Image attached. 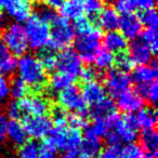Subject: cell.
Returning <instances> with one entry per match:
<instances>
[{"mask_svg":"<svg viewBox=\"0 0 158 158\" xmlns=\"http://www.w3.org/2000/svg\"><path fill=\"white\" fill-rule=\"evenodd\" d=\"M108 132L105 135L110 145L119 146L120 144L134 143L138 136V127L134 121L133 114H126L120 117L114 113L108 117Z\"/></svg>","mask_w":158,"mask_h":158,"instance_id":"1","label":"cell"},{"mask_svg":"<svg viewBox=\"0 0 158 158\" xmlns=\"http://www.w3.org/2000/svg\"><path fill=\"white\" fill-rule=\"evenodd\" d=\"M19 78L34 90H41L47 82V70L42 66L39 57L33 54H24L16 61Z\"/></svg>","mask_w":158,"mask_h":158,"instance_id":"2","label":"cell"},{"mask_svg":"<svg viewBox=\"0 0 158 158\" xmlns=\"http://www.w3.org/2000/svg\"><path fill=\"white\" fill-rule=\"evenodd\" d=\"M28 47L34 51H44L50 44V25L37 15L31 16L25 22L24 25Z\"/></svg>","mask_w":158,"mask_h":158,"instance_id":"3","label":"cell"},{"mask_svg":"<svg viewBox=\"0 0 158 158\" xmlns=\"http://www.w3.org/2000/svg\"><path fill=\"white\" fill-rule=\"evenodd\" d=\"M75 41V52L85 63H92L97 53L101 50L102 34L98 27L93 26L85 33L78 34Z\"/></svg>","mask_w":158,"mask_h":158,"instance_id":"4","label":"cell"},{"mask_svg":"<svg viewBox=\"0 0 158 158\" xmlns=\"http://www.w3.org/2000/svg\"><path fill=\"white\" fill-rule=\"evenodd\" d=\"M50 44L51 50H65L74 42L75 33L74 26L69 21L62 16L56 15L50 24Z\"/></svg>","mask_w":158,"mask_h":158,"instance_id":"5","label":"cell"},{"mask_svg":"<svg viewBox=\"0 0 158 158\" xmlns=\"http://www.w3.org/2000/svg\"><path fill=\"white\" fill-rule=\"evenodd\" d=\"M1 42L5 44L11 54L18 56L26 54L29 49L24 25L21 23L13 22L8 25L1 34Z\"/></svg>","mask_w":158,"mask_h":158,"instance_id":"6","label":"cell"},{"mask_svg":"<svg viewBox=\"0 0 158 158\" xmlns=\"http://www.w3.org/2000/svg\"><path fill=\"white\" fill-rule=\"evenodd\" d=\"M48 138V141L56 148V151L68 152L78 148L81 145L82 134L79 129L64 126L52 129Z\"/></svg>","mask_w":158,"mask_h":158,"instance_id":"7","label":"cell"},{"mask_svg":"<svg viewBox=\"0 0 158 158\" xmlns=\"http://www.w3.org/2000/svg\"><path fill=\"white\" fill-rule=\"evenodd\" d=\"M57 102L63 110H67L73 114L86 116L89 113L88 104L84 100L81 92L77 87L70 85L69 87L57 93Z\"/></svg>","mask_w":158,"mask_h":158,"instance_id":"8","label":"cell"},{"mask_svg":"<svg viewBox=\"0 0 158 158\" xmlns=\"http://www.w3.org/2000/svg\"><path fill=\"white\" fill-rule=\"evenodd\" d=\"M82 68V61L77 55L74 50L65 49L62 50L59 55H56L55 69L63 75H66L73 80H76L80 76Z\"/></svg>","mask_w":158,"mask_h":158,"instance_id":"9","label":"cell"},{"mask_svg":"<svg viewBox=\"0 0 158 158\" xmlns=\"http://www.w3.org/2000/svg\"><path fill=\"white\" fill-rule=\"evenodd\" d=\"M131 78L126 72L120 69H110L104 77V89L113 98H118L120 94L130 89Z\"/></svg>","mask_w":158,"mask_h":158,"instance_id":"10","label":"cell"},{"mask_svg":"<svg viewBox=\"0 0 158 158\" xmlns=\"http://www.w3.org/2000/svg\"><path fill=\"white\" fill-rule=\"evenodd\" d=\"M22 125L27 136L34 140L48 138L53 129L52 120L47 116H25Z\"/></svg>","mask_w":158,"mask_h":158,"instance_id":"11","label":"cell"},{"mask_svg":"<svg viewBox=\"0 0 158 158\" xmlns=\"http://www.w3.org/2000/svg\"><path fill=\"white\" fill-rule=\"evenodd\" d=\"M22 115L25 116H47L50 110V103L39 94L25 95L18 101Z\"/></svg>","mask_w":158,"mask_h":158,"instance_id":"12","label":"cell"},{"mask_svg":"<svg viewBox=\"0 0 158 158\" xmlns=\"http://www.w3.org/2000/svg\"><path fill=\"white\" fill-rule=\"evenodd\" d=\"M118 28L120 29L119 33L127 39L134 40L140 37L141 33L143 31V25L139 19V15H136L134 12H131L121 14L119 18Z\"/></svg>","mask_w":158,"mask_h":158,"instance_id":"13","label":"cell"},{"mask_svg":"<svg viewBox=\"0 0 158 158\" xmlns=\"http://www.w3.org/2000/svg\"><path fill=\"white\" fill-rule=\"evenodd\" d=\"M116 100L117 106L125 114H134L144 105V100L140 95V93L130 89L116 98Z\"/></svg>","mask_w":158,"mask_h":158,"instance_id":"14","label":"cell"},{"mask_svg":"<svg viewBox=\"0 0 158 158\" xmlns=\"http://www.w3.org/2000/svg\"><path fill=\"white\" fill-rule=\"evenodd\" d=\"M129 56L133 61L134 64L139 65H146L153 60L154 52L141 38L132 40L129 46Z\"/></svg>","mask_w":158,"mask_h":158,"instance_id":"15","label":"cell"},{"mask_svg":"<svg viewBox=\"0 0 158 158\" xmlns=\"http://www.w3.org/2000/svg\"><path fill=\"white\" fill-rule=\"evenodd\" d=\"M131 82H134L136 86V89L141 88L143 86L151 84L153 81H156L157 78V67L155 63L146 64V65H139L132 72Z\"/></svg>","mask_w":158,"mask_h":158,"instance_id":"16","label":"cell"},{"mask_svg":"<svg viewBox=\"0 0 158 158\" xmlns=\"http://www.w3.org/2000/svg\"><path fill=\"white\" fill-rule=\"evenodd\" d=\"M80 92H81V95L86 101V103L90 106L107 97L104 86L98 80L85 82L82 90Z\"/></svg>","mask_w":158,"mask_h":158,"instance_id":"17","label":"cell"},{"mask_svg":"<svg viewBox=\"0 0 158 158\" xmlns=\"http://www.w3.org/2000/svg\"><path fill=\"white\" fill-rule=\"evenodd\" d=\"M119 13L114 7H104L98 14V25L101 29L107 31H117L119 24Z\"/></svg>","mask_w":158,"mask_h":158,"instance_id":"18","label":"cell"},{"mask_svg":"<svg viewBox=\"0 0 158 158\" xmlns=\"http://www.w3.org/2000/svg\"><path fill=\"white\" fill-rule=\"evenodd\" d=\"M140 143L146 158L158 157V134L155 129L143 130L140 136Z\"/></svg>","mask_w":158,"mask_h":158,"instance_id":"19","label":"cell"},{"mask_svg":"<svg viewBox=\"0 0 158 158\" xmlns=\"http://www.w3.org/2000/svg\"><path fill=\"white\" fill-rule=\"evenodd\" d=\"M102 42L105 50L112 53H121L128 47V39L117 31H107L102 37Z\"/></svg>","mask_w":158,"mask_h":158,"instance_id":"20","label":"cell"},{"mask_svg":"<svg viewBox=\"0 0 158 158\" xmlns=\"http://www.w3.org/2000/svg\"><path fill=\"white\" fill-rule=\"evenodd\" d=\"M133 117L138 129H154L157 123V113L153 107H142L136 114H133Z\"/></svg>","mask_w":158,"mask_h":158,"instance_id":"21","label":"cell"},{"mask_svg":"<svg viewBox=\"0 0 158 158\" xmlns=\"http://www.w3.org/2000/svg\"><path fill=\"white\" fill-rule=\"evenodd\" d=\"M7 138L14 146H22L27 142V134L22 123L19 120H9L7 128Z\"/></svg>","mask_w":158,"mask_h":158,"instance_id":"22","label":"cell"},{"mask_svg":"<svg viewBox=\"0 0 158 158\" xmlns=\"http://www.w3.org/2000/svg\"><path fill=\"white\" fill-rule=\"evenodd\" d=\"M60 13L62 18L67 21H77L84 16V7L78 0H65V2L60 8Z\"/></svg>","mask_w":158,"mask_h":158,"instance_id":"23","label":"cell"},{"mask_svg":"<svg viewBox=\"0 0 158 158\" xmlns=\"http://www.w3.org/2000/svg\"><path fill=\"white\" fill-rule=\"evenodd\" d=\"M114 113H116L115 112V103L108 97L104 98L98 103L91 105L90 110H89V114H91V116L94 119L107 118Z\"/></svg>","mask_w":158,"mask_h":158,"instance_id":"24","label":"cell"},{"mask_svg":"<svg viewBox=\"0 0 158 158\" xmlns=\"http://www.w3.org/2000/svg\"><path fill=\"white\" fill-rule=\"evenodd\" d=\"M33 14V7L28 0H19L15 7L8 12L7 15L10 16L15 23H25Z\"/></svg>","mask_w":158,"mask_h":158,"instance_id":"25","label":"cell"},{"mask_svg":"<svg viewBox=\"0 0 158 158\" xmlns=\"http://www.w3.org/2000/svg\"><path fill=\"white\" fill-rule=\"evenodd\" d=\"M16 61L13 55L8 51L6 46L0 41V75L6 76L15 70Z\"/></svg>","mask_w":158,"mask_h":158,"instance_id":"26","label":"cell"},{"mask_svg":"<svg viewBox=\"0 0 158 158\" xmlns=\"http://www.w3.org/2000/svg\"><path fill=\"white\" fill-rule=\"evenodd\" d=\"M81 148L84 149L86 153H88L90 156H92V157L98 156L102 149L101 139L98 138V136H95V135H93L92 133H90V132L86 130L85 135L82 136Z\"/></svg>","mask_w":158,"mask_h":158,"instance_id":"27","label":"cell"},{"mask_svg":"<svg viewBox=\"0 0 158 158\" xmlns=\"http://www.w3.org/2000/svg\"><path fill=\"white\" fill-rule=\"evenodd\" d=\"M93 63L95 65V69L100 72H108L115 64V55L105 49L100 50L93 59Z\"/></svg>","mask_w":158,"mask_h":158,"instance_id":"28","label":"cell"},{"mask_svg":"<svg viewBox=\"0 0 158 158\" xmlns=\"http://www.w3.org/2000/svg\"><path fill=\"white\" fill-rule=\"evenodd\" d=\"M75 80H73L72 78H69L66 75H63L61 73L56 72L55 74H53L51 76V78L49 79V87L50 90L54 93H59L62 90H64L65 88L69 87L70 85H73Z\"/></svg>","mask_w":158,"mask_h":158,"instance_id":"29","label":"cell"},{"mask_svg":"<svg viewBox=\"0 0 158 158\" xmlns=\"http://www.w3.org/2000/svg\"><path fill=\"white\" fill-rule=\"evenodd\" d=\"M108 117L107 118H99L94 119L93 123L87 128V131H89L90 133H92L93 135L98 136V138H104L108 132Z\"/></svg>","mask_w":158,"mask_h":158,"instance_id":"30","label":"cell"},{"mask_svg":"<svg viewBox=\"0 0 158 158\" xmlns=\"http://www.w3.org/2000/svg\"><path fill=\"white\" fill-rule=\"evenodd\" d=\"M118 158H146L143 149L140 145L135 143L123 145L121 149H119V157Z\"/></svg>","mask_w":158,"mask_h":158,"instance_id":"31","label":"cell"},{"mask_svg":"<svg viewBox=\"0 0 158 158\" xmlns=\"http://www.w3.org/2000/svg\"><path fill=\"white\" fill-rule=\"evenodd\" d=\"M138 92L143 98V100H146L149 103L155 104L158 99V85L157 81H153L151 84L143 86L138 89Z\"/></svg>","mask_w":158,"mask_h":158,"instance_id":"32","label":"cell"},{"mask_svg":"<svg viewBox=\"0 0 158 158\" xmlns=\"http://www.w3.org/2000/svg\"><path fill=\"white\" fill-rule=\"evenodd\" d=\"M139 19H140L143 26H145L146 28H157L158 16L155 9L142 11V13L139 15Z\"/></svg>","mask_w":158,"mask_h":158,"instance_id":"33","label":"cell"},{"mask_svg":"<svg viewBox=\"0 0 158 158\" xmlns=\"http://www.w3.org/2000/svg\"><path fill=\"white\" fill-rule=\"evenodd\" d=\"M27 89V86L20 78L14 79L13 81L10 82V95L16 101L23 99L26 95Z\"/></svg>","mask_w":158,"mask_h":158,"instance_id":"34","label":"cell"},{"mask_svg":"<svg viewBox=\"0 0 158 158\" xmlns=\"http://www.w3.org/2000/svg\"><path fill=\"white\" fill-rule=\"evenodd\" d=\"M38 151H39V144L34 141L26 142L20 146L18 157L19 158H38Z\"/></svg>","mask_w":158,"mask_h":158,"instance_id":"35","label":"cell"},{"mask_svg":"<svg viewBox=\"0 0 158 158\" xmlns=\"http://www.w3.org/2000/svg\"><path fill=\"white\" fill-rule=\"evenodd\" d=\"M141 39L153 50L155 53L157 51L158 47V35H157V29L156 28H146L144 31L141 33Z\"/></svg>","mask_w":158,"mask_h":158,"instance_id":"36","label":"cell"},{"mask_svg":"<svg viewBox=\"0 0 158 158\" xmlns=\"http://www.w3.org/2000/svg\"><path fill=\"white\" fill-rule=\"evenodd\" d=\"M82 7H84V12L89 16L98 15L104 8V0H84Z\"/></svg>","mask_w":158,"mask_h":158,"instance_id":"37","label":"cell"},{"mask_svg":"<svg viewBox=\"0 0 158 158\" xmlns=\"http://www.w3.org/2000/svg\"><path fill=\"white\" fill-rule=\"evenodd\" d=\"M39 60L46 70H52L55 68V64H56V54H55L54 51L51 50V49L50 50L44 49V51H41V55H40Z\"/></svg>","mask_w":158,"mask_h":158,"instance_id":"38","label":"cell"},{"mask_svg":"<svg viewBox=\"0 0 158 158\" xmlns=\"http://www.w3.org/2000/svg\"><path fill=\"white\" fill-rule=\"evenodd\" d=\"M115 64H117L118 69L123 70V72H129L133 68L134 63L131 60V57L129 56L128 53H118V56L115 57Z\"/></svg>","mask_w":158,"mask_h":158,"instance_id":"39","label":"cell"},{"mask_svg":"<svg viewBox=\"0 0 158 158\" xmlns=\"http://www.w3.org/2000/svg\"><path fill=\"white\" fill-rule=\"evenodd\" d=\"M57 151L48 140L42 144H39L38 158H56Z\"/></svg>","mask_w":158,"mask_h":158,"instance_id":"40","label":"cell"},{"mask_svg":"<svg viewBox=\"0 0 158 158\" xmlns=\"http://www.w3.org/2000/svg\"><path fill=\"white\" fill-rule=\"evenodd\" d=\"M67 117L68 114H66L63 108H55L52 115V123L55 127L67 126Z\"/></svg>","mask_w":158,"mask_h":158,"instance_id":"41","label":"cell"},{"mask_svg":"<svg viewBox=\"0 0 158 158\" xmlns=\"http://www.w3.org/2000/svg\"><path fill=\"white\" fill-rule=\"evenodd\" d=\"M10 98V81L6 76L0 75V105Z\"/></svg>","mask_w":158,"mask_h":158,"instance_id":"42","label":"cell"},{"mask_svg":"<svg viewBox=\"0 0 158 158\" xmlns=\"http://www.w3.org/2000/svg\"><path fill=\"white\" fill-rule=\"evenodd\" d=\"M8 118H11V120H18L20 117H22V112L20 110L18 101H12L8 104L7 113H6Z\"/></svg>","mask_w":158,"mask_h":158,"instance_id":"43","label":"cell"},{"mask_svg":"<svg viewBox=\"0 0 158 158\" xmlns=\"http://www.w3.org/2000/svg\"><path fill=\"white\" fill-rule=\"evenodd\" d=\"M36 13H37V15L39 16L40 19H42V20H44V22L49 23V24H50L51 21H52L53 19H54L55 16H56V14H55L54 10L50 9V8L46 7V6H44V7H40L39 10H38V11L36 12Z\"/></svg>","mask_w":158,"mask_h":158,"instance_id":"44","label":"cell"},{"mask_svg":"<svg viewBox=\"0 0 158 158\" xmlns=\"http://www.w3.org/2000/svg\"><path fill=\"white\" fill-rule=\"evenodd\" d=\"M119 157V148L115 145H108L106 148L101 149L98 155V158H118Z\"/></svg>","mask_w":158,"mask_h":158,"instance_id":"45","label":"cell"},{"mask_svg":"<svg viewBox=\"0 0 158 158\" xmlns=\"http://www.w3.org/2000/svg\"><path fill=\"white\" fill-rule=\"evenodd\" d=\"M8 123H9V119H8L7 115L5 113L0 112V144L5 142V140L7 139Z\"/></svg>","mask_w":158,"mask_h":158,"instance_id":"46","label":"cell"},{"mask_svg":"<svg viewBox=\"0 0 158 158\" xmlns=\"http://www.w3.org/2000/svg\"><path fill=\"white\" fill-rule=\"evenodd\" d=\"M80 78L84 80L85 82L92 81V80H97L98 72L95 68H82L81 73H80Z\"/></svg>","mask_w":158,"mask_h":158,"instance_id":"47","label":"cell"},{"mask_svg":"<svg viewBox=\"0 0 158 158\" xmlns=\"http://www.w3.org/2000/svg\"><path fill=\"white\" fill-rule=\"evenodd\" d=\"M63 158H93L92 156H90L88 153L84 151L82 148H75L72 151L65 152V155Z\"/></svg>","mask_w":158,"mask_h":158,"instance_id":"48","label":"cell"},{"mask_svg":"<svg viewBox=\"0 0 158 158\" xmlns=\"http://www.w3.org/2000/svg\"><path fill=\"white\" fill-rule=\"evenodd\" d=\"M135 7L141 9L142 11L149 9H155L156 0H134Z\"/></svg>","mask_w":158,"mask_h":158,"instance_id":"49","label":"cell"},{"mask_svg":"<svg viewBox=\"0 0 158 158\" xmlns=\"http://www.w3.org/2000/svg\"><path fill=\"white\" fill-rule=\"evenodd\" d=\"M18 2L19 0H0V11L8 13L15 7Z\"/></svg>","mask_w":158,"mask_h":158,"instance_id":"50","label":"cell"},{"mask_svg":"<svg viewBox=\"0 0 158 158\" xmlns=\"http://www.w3.org/2000/svg\"><path fill=\"white\" fill-rule=\"evenodd\" d=\"M44 6L52 10L60 9L62 7V5L65 2V0H44Z\"/></svg>","mask_w":158,"mask_h":158,"instance_id":"51","label":"cell"},{"mask_svg":"<svg viewBox=\"0 0 158 158\" xmlns=\"http://www.w3.org/2000/svg\"><path fill=\"white\" fill-rule=\"evenodd\" d=\"M3 24H5V14L2 11H0V29L3 27Z\"/></svg>","mask_w":158,"mask_h":158,"instance_id":"52","label":"cell"},{"mask_svg":"<svg viewBox=\"0 0 158 158\" xmlns=\"http://www.w3.org/2000/svg\"><path fill=\"white\" fill-rule=\"evenodd\" d=\"M28 1H35V2H38V1H41V0H28Z\"/></svg>","mask_w":158,"mask_h":158,"instance_id":"53","label":"cell"},{"mask_svg":"<svg viewBox=\"0 0 158 158\" xmlns=\"http://www.w3.org/2000/svg\"><path fill=\"white\" fill-rule=\"evenodd\" d=\"M78 1H80V2H81V3H82V1H84V0H78Z\"/></svg>","mask_w":158,"mask_h":158,"instance_id":"54","label":"cell"},{"mask_svg":"<svg viewBox=\"0 0 158 158\" xmlns=\"http://www.w3.org/2000/svg\"><path fill=\"white\" fill-rule=\"evenodd\" d=\"M113 1H115V0H113Z\"/></svg>","mask_w":158,"mask_h":158,"instance_id":"55","label":"cell"}]
</instances>
